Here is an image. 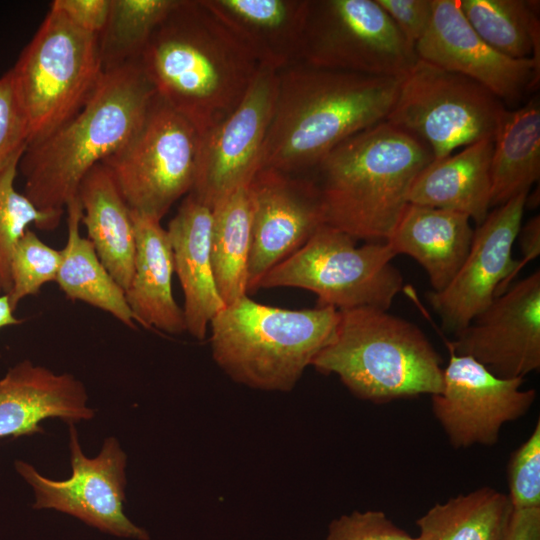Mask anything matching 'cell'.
<instances>
[{"instance_id":"obj_1","label":"cell","mask_w":540,"mask_h":540,"mask_svg":"<svg viewBox=\"0 0 540 540\" xmlns=\"http://www.w3.org/2000/svg\"><path fill=\"white\" fill-rule=\"evenodd\" d=\"M137 61L156 95L201 137L238 106L260 68L201 0H179Z\"/></svg>"},{"instance_id":"obj_2","label":"cell","mask_w":540,"mask_h":540,"mask_svg":"<svg viewBox=\"0 0 540 540\" xmlns=\"http://www.w3.org/2000/svg\"><path fill=\"white\" fill-rule=\"evenodd\" d=\"M400 81L301 62L279 71L260 169L290 174L315 169L344 140L386 120Z\"/></svg>"},{"instance_id":"obj_3","label":"cell","mask_w":540,"mask_h":540,"mask_svg":"<svg viewBox=\"0 0 540 540\" xmlns=\"http://www.w3.org/2000/svg\"><path fill=\"white\" fill-rule=\"evenodd\" d=\"M155 96L137 60L105 69L71 119L27 145L18 165L24 195L39 210L62 217L84 176L136 134Z\"/></svg>"},{"instance_id":"obj_4","label":"cell","mask_w":540,"mask_h":540,"mask_svg":"<svg viewBox=\"0 0 540 540\" xmlns=\"http://www.w3.org/2000/svg\"><path fill=\"white\" fill-rule=\"evenodd\" d=\"M433 160L420 138L386 120L352 135L315 168L325 224L356 240L385 242Z\"/></svg>"},{"instance_id":"obj_5","label":"cell","mask_w":540,"mask_h":540,"mask_svg":"<svg viewBox=\"0 0 540 540\" xmlns=\"http://www.w3.org/2000/svg\"><path fill=\"white\" fill-rule=\"evenodd\" d=\"M311 366L374 403L432 396L443 386L442 358L424 332L376 307L339 310L335 332Z\"/></svg>"},{"instance_id":"obj_6","label":"cell","mask_w":540,"mask_h":540,"mask_svg":"<svg viewBox=\"0 0 540 540\" xmlns=\"http://www.w3.org/2000/svg\"><path fill=\"white\" fill-rule=\"evenodd\" d=\"M338 319L330 306L289 310L245 295L212 319V357L237 383L287 392L331 340Z\"/></svg>"},{"instance_id":"obj_7","label":"cell","mask_w":540,"mask_h":540,"mask_svg":"<svg viewBox=\"0 0 540 540\" xmlns=\"http://www.w3.org/2000/svg\"><path fill=\"white\" fill-rule=\"evenodd\" d=\"M9 70L28 144L38 142L71 119L95 91L104 73L99 35L50 8Z\"/></svg>"},{"instance_id":"obj_8","label":"cell","mask_w":540,"mask_h":540,"mask_svg":"<svg viewBox=\"0 0 540 540\" xmlns=\"http://www.w3.org/2000/svg\"><path fill=\"white\" fill-rule=\"evenodd\" d=\"M386 242L356 246V239L323 224L307 242L260 280L261 288L293 287L311 291L318 306L337 310L376 307L388 311L403 287Z\"/></svg>"},{"instance_id":"obj_9","label":"cell","mask_w":540,"mask_h":540,"mask_svg":"<svg viewBox=\"0 0 540 540\" xmlns=\"http://www.w3.org/2000/svg\"><path fill=\"white\" fill-rule=\"evenodd\" d=\"M507 110L478 82L418 59L401 78L386 121L416 135L438 160L494 140Z\"/></svg>"},{"instance_id":"obj_10","label":"cell","mask_w":540,"mask_h":540,"mask_svg":"<svg viewBox=\"0 0 540 540\" xmlns=\"http://www.w3.org/2000/svg\"><path fill=\"white\" fill-rule=\"evenodd\" d=\"M201 136L155 96L136 134L101 164L132 212L161 221L194 184Z\"/></svg>"},{"instance_id":"obj_11","label":"cell","mask_w":540,"mask_h":540,"mask_svg":"<svg viewBox=\"0 0 540 540\" xmlns=\"http://www.w3.org/2000/svg\"><path fill=\"white\" fill-rule=\"evenodd\" d=\"M417 60L415 46L376 0H309L299 62L402 78Z\"/></svg>"},{"instance_id":"obj_12","label":"cell","mask_w":540,"mask_h":540,"mask_svg":"<svg viewBox=\"0 0 540 540\" xmlns=\"http://www.w3.org/2000/svg\"><path fill=\"white\" fill-rule=\"evenodd\" d=\"M69 424L72 474L65 480L41 475L31 464L15 461L16 471L31 485L34 509H54L78 518L105 533L136 540L149 534L124 513L127 456L114 437L88 458L82 451L74 423Z\"/></svg>"},{"instance_id":"obj_13","label":"cell","mask_w":540,"mask_h":540,"mask_svg":"<svg viewBox=\"0 0 540 540\" xmlns=\"http://www.w3.org/2000/svg\"><path fill=\"white\" fill-rule=\"evenodd\" d=\"M278 72L260 68L238 106L201 137L191 194L213 205L248 185L260 169L265 139L272 120Z\"/></svg>"},{"instance_id":"obj_14","label":"cell","mask_w":540,"mask_h":540,"mask_svg":"<svg viewBox=\"0 0 540 540\" xmlns=\"http://www.w3.org/2000/svg\"><path fill=\"white\" fill-rule=\"evenodd\" d=\"M449 352L432 412L455 449L494 445L505 423L528 412L536 391L522 390L524 379L497 377L473 358Z\"/></svg>"},{"instance_id":"obj_15","label":"cell","mask_w":540,"mask_h":540,"mask_svg":"<svg viewBox=\"0 0 540 540\" xmlns=\"http://www.w3.org/2000/svg\"><path fill=\"white\" fill-rule=\"evenodd\" d=\"M527 195H518L489 212L474 230L469 252L454 278L442 290L428 293L444 330L456 335L466 328L519 272L512 248Z\"/></svg>"},{"instance_id":"obj_16","label":"cell","mask_w":540,"mask_h":540,"mask_svg":"<svg viewBox=\"0 0 540 540\" xmlns=\"http://www.w3.org/2000/svg\"><path fill=\"white\" fill-rule=\"evenodd\" d=\"M493 375L524 377L540 368V271L496 296L488 307L447 343Z\"/></svg>"},{"instance_id":"obj_17","label":"cell","mask_w":540,"mask_h":540,"mask_svg":"<svg viewBox=\"0 0 540 540\" xmlns=\"http://www.w3.org/2000/svg\"><path fill=\"white\" fill-rule=\"evenodd\" d=\"M252 243L248 293L325 224L316 181L270 168L259 169L248 185Z\"/></svg>"},{"instance_id":"obj_18","label":"cell","mask_w":540,"mask_h":540,"mask_svg":"<svg viewBox=\"0 0 540 540\" xmlns=\"http://www.w3.org/2000/svg\"><path fill=\"white\" fill-rule=\"evenodd\" d=\"M415 52L418 59L466 76L510 105L535 90L540 80L531 58H509L487 45L467 22L458 0H432L430 23Z\"/></svg>"},{"instance_id":"obj_19","label":"cell","mask_w":540,"mask_h":540,"mask_svg":"<svg viewBox=\"0 0 540 540\" xmlns=\"http://www.w3.org/2000/svg\"><path fill=\"white\" fill-rule=\"evenodd\" d=\"M94 415L84 384L72 374L26 359L0 380V438L43 432L40 423L47 418L77 423Z\"/></svg>"},{"instance_id":"obj_20","label":"cell","mask_w":540,"mask_h":540,"mask_svg":"<svg viewBox=\"0 0 540 540\" xmlns=\"http://www.w3.org/2000/svg\"><path fill=\"white\" fill-rule=\"evenodd\" d=\"M211 227L212 208L189 193L166 229L184 295L186 331L198 340L205 338L212 319L225 306L212 270Z\"/></svg>"},{"instance_id":"obj_21","label":"cell","mask_w":540,"mask_h":540,"mask_svg":"<svg viewBox=\"0 0 540 540\" xmlns=\"http://www.w3.org/2000/svg\"><path fill=\"white\" fill-rule=\"evenodd\" d=\"M251 51L281 71L299 62L309 0H201Z\"/></svg>"},{"instance_id":"obj_22","label":"cell","mask_w":540,"mask_h":540,"mask_svg":"<svg viewBox=\"0 0 540 540\" xmlns=\"http://www.w3.org/2000/svg\"><path fill=\"white\" fill-rule=\"evenodd\" d=\"M135 232L134 271L125 291L136 323L177 335L186 331L183 309L172 291L174 273L167 230L160 221L131 211Z\"/></svg>"},{"instance_id":"obj_23","label":"cell","mask_w":540,"mask_h":540,"mask_svg":"<svg viewBox=\"0 0 540 540\" xmlns=\"http://www.w3.org/2000/svg\"><path fill=\"white\" fill-rule=\"evenodd\" d=\"M473 234L464 214L408 203L385 242L395 255L416 260L426 271L432 291H440L462 266Z\"/></svg>"},{"instance_id":"obj_24","label":"cell","mask_w":540,"mask_h":540,"mask_svg":"<svg viewBox=\"0 0 540 540\" xmlns=\"http://www.w3.org/2000/svg\"><path fill=\"white\" fill-rule=\"evenodd\" d=\"M493 144L484 139L433 160L414 180L409 203L461 213L481 224L491 208Z\"/></svg>"},{"instance_id":"obj_25","label":"cell","mask_w":540,"mask_h":540,"mask_svg":"<svg viewBox=\"0 0 540 540\" xmlns=\"http://www.w3.org/2000/svg\"><path fill=\"white\" fill-rule=\"evenodd\" d=\"M77 196L87 238L110 275L126 291L135 258V232L129 206L101 163L84 176Z\"/></svg>"},{"instance_id":"obj_26","label":"cell","mask_w":540,"mask_h":540,"mask_svg":"<svg viewBox=\"0 0 540 540\" xmlns=\"http://www.w3.org/2000/svg\"><path fill=\"white\" fill-rule=\"evenodd\" d=\"M65 210L68 235L55 280L59 288L71 301L103 310L134 329L136 322L125 291L102 264L89 239L80 234L82 207L78 196L68 202Z\"/></svg>"},{"instance_id":"obj_27","label":"cell","mask_w":540,"mask_h":540,"mask_svg":"<svg viewBox=\"0 0 540 540\" xmlns=\"http://www.w3.org/2000/svg\"><path fill=\"white\" fill-rule=\"evenodd\" d=\"M491 207L528 194L540 177V101L507 110L493 140Z\"/></svg>"},{"instance_id":"obj_28","label":"cell","mask_w":540,"mask_h":540,"mask_svg":"<svg viewBox=\"0 0 540 540\" xmlns=\"http://www.w3.org/2000/svg\"><path fill=\"white\" fill-rule=\"evenodd\" d=\"M248 185L234 190L212 207L211 263L216 288L225 305L248 295L252 243Z\"/></svg>"},{"instance_id":"obj_29","label":"cell","mask_w":540,"mask_h":540,"mask_svg":"<svg viewBox=\"0 0 540 540\" xmlns=\"http://www.w3.org/2000/svg\"><path fill=\"white\" fill-rule=\"evenodd\" d=\"M513 513L508 495L485 486L433 505L416 540H506Z\"/></svg>"},{"instance_id":"obj_30","label":"cell","mask_w":540,"mask_h":540,"mask_svg":"<svg viewBox=\"0 0 540 540\" xmlns=\"http://www.w3.org/2000/svg\"><path fill=\"white\" fill-rule=\"evenodd\" d=\"M458 1L467 22L487 45L509 58H531L540 72L539 1Z\"/></svg>"},{"instance_id":"obj_31","label":"cell","mask_w":540,"mask_h":540,"mask_svg":"<svg viewBox=\"0 0 540 540\" xmlns=\"http://www.w3.org/2000/svg\"><path fill=\"white\" fill-rule=\"evenodd\" d=\"M179 0H110L99 34L104 70L139 58L149 39Z\"/></svg>"},{"instance_id":"obj_32","label":"cell","mask_w":540,"mask_h":540,"mask_svg":"<svg viewBox=\"0 0 540 540\" xmlns=\"http://www.w3.org/2000/svg\"><path fill=\"white\" fill-rule=\"evenodd\" d=\"M20 158L13 160L0 173V287L3 293L11 288V258L14 249L34 224L40 230H54L61 216L39 210L24 194L15 189Z\"/></svg>"},{"instance_id":"obj_33","label":"cell","mask_w":540,"mask_h":540,"mask_svg":"<svg viewBox=\"0 0 540 540\" xmlns=\"http://www.w3.org/2000/svg\"><path fill=\"white\" fill-rule=\"evenodd\" d=\"M61 261V250L48 246L32 230L25 232L11 258V288L6 293L14 311L25 297L56 280Z\"/></svg>"},{"instance_id":"obj_34","label":"cell","mask_w":540,"mask_h":540,"mask_svg":"<svg viewBox=\"0 0 540 540\" xmlns=\"http://www.w3.org/2000/svg\"><path fill=\"white\" fill-rule=\"evenodd\" d=\"M508 497L514 510L540 508V421L530 436L511 454Z\"/></svg>"},{"instance_id":"obj_35","label":"cell","mask_w":540,"mask_h":540,"mask_svg":"<svg viewBox=\"0 0 540 540\" xmlns=\"http://www.w3.org/2000/svg\"><path fill=\"white\" fill-rule=\"evenodd\" d=\"M28 139L26 118L8 70L0 76V173L22 156Z\"/></svg>"},{"instance_id":"obj_36","label":"cell","mask_w":540,"mask_h":540,"mask_svg":"<svg viewBox=\"0 0 540 540\" xmlns=\"http://www.w3.org/2000/svg\"><path fill=\"white\" fill-rule=\"evenodd\" d=\"M326 540H416L383 511H353L331 521Z\"/></svg>"},{"instance_id":"obj_37","label":"cell","mask_w":540,"mask_h":540,"mask_svg":"<svg viewBox=\"0 0 540 540\" xmlns=\"http://www.w3.org/2000/svg\"><path fill=\"white\" fill-rule=\"evenodd\" d=\"M403 36L414 46L432 16V0H376Z\"/></svg>"},{"instance_id":"obj_38","label":"cell","mask_w":540,"mask_h":540,"mask_svg":"<svg viewBox=\"0 0 540 540\" xmlns=\"http://www.w3.org/2000/svg\"><path fill=\"white\" fill-rule=\"evenodd\" d=\"M50 8L61 12L79 28L99 35L109 17L110 0H54Z\"/></svg>"},{"instance_id":"obj_39","label":"cell","mask_w":540,"mask_h":540,"mask_svg":"<svg viewBox=\"0 0 540 540\" xmlns=\"http://www.w3.org/2000/svg\"><path fill=\"white\" fill-rule=\"evenodd\" d=\"M506 540H540V508L514 510Z\"/></svg>"},{"instance_id":"obj_40","label":"cell","mask_w":540,"mask_h":540,"mask_svg":"<svg viewBox=\"0 0 540 540\" xmlns=\"http://www.w3.org/2000/svg\"><path fill=\"white\" fill-rule=\"evenodd\" d=\"M517 238L520 239L523 261L519 264V269L527 262L535 259L540 254V217L536 215L520 228Z\"/></svg>"},{"instance_id":"obj_41","label":"cell","mask_w":540,"mask_h":540,"mask_svg":"<svg viewBox=\"0 0 540 540\" xmlns=\"http://www.w3.org/2000/svg\"><path fill=\"white\" fill-rule=\"evenodd\" d=\"M22 323V320L18 319L14 315L9 298L7 294L0 295V329L16 326Z\"/></svg>"},{"instance_id":"obj_42","label":"cell","mask_w":540,"mask_h":540,"mask_svg":"<svg viewBox=\"0 0 540 540\" xmlns=\"http://www.w3.org/2000/svg\"><path fill=\"white\" fill-rule=\"evenodd\" d=\"M0 292H2L1 287H0Z\"/></svg>"}]
</instances>
